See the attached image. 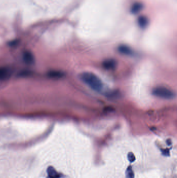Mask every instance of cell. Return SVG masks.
<instances>
[{
  "label": "cell",
  "instance_id": "obj_1",
  "mask_svg": "<svg viewBox=\"0 0 177 178\" xmlns=\"http://www.w3.org/2000/svg\"><path fill=\"white\" fill-rule=\"evenodd\" d=\"M80 78L86 84L96 92H100L103 88V83L99 78L90 72H84L80 75Z\"/></svg>",
  "mask_w": 177,
  "mask_h": 178
},
{
  "label": "cell",
  "instance_id": "obj_2",
  "mask_svg": "<svg viewBox=\"0 0 177 178\" xmlns=\"http://www.w3.org/2000/svg\"><path fill=\"white\" fill-rule=\"evenodd\" d=\"M152 93L155 97L167 100L173 99L175 97L173 92L170 89L163 87H156L153 89Z\"/></svg>",
  "mask_w": 177,
  "mask_h": 178
},
{
  "label": "cell",
  "instance_id": "obj_3",
  "mask_svg": "<svg viewBox=\"0 0 177 178\" xmlns=\"http://www.w3.org/2000/svg\"><path fill=\"white\" fill-rule=\"evenodd\" d=\"M47 172L48 173V177L47 178H60L61 177V174L59 173L52 166H49L48 167Z\"/></svg>",
  "mask_w": 177,
  "mask_h": 178
},
{
  "label": "cell",
  "instance_id": "obj_4",
  "mask_svg": "<svg viewBox=\"0 0 177 178\" xmlns=\"http://www.w3.org/2000/svg\"><path fill=\"white\" fill-rule=\"evenodd\" d=\"M11 74L10 70L7 68H0V80H4L10 77Z\"/></svg>",
  "mask_w": 177,
  "mask_h": 178
},
{
  "label": "cell",
  "instance_id": "obj_5",
  "mask_svg": "<svg viewBox=\"0 0 177 178\" xmlns=\"http://www.w3.org/2000/svg\"><path fill=\"white\" fill-rule=\"evenodd\" d=\"M119 51L123 54L129 55L132 54V51L130 48L126 45H122L119 48Z\"/></svg>",
  "mask_w": 177,
  "mask_h": 178
},
{
  "label": "cell",
  "instance_id": "obj_6",
  "mask_svg": "<svg viewBox=\"0 0 177 178\" xmlns=\"http://www.w3.org/2000/svg\"><path fill=\"white\" fill-rule=\"evenodd\" d=\"M23 60L27 64H31L33 63L34 61L33 55L31 53L26 52L23 55Z\"/></svg>",
  "mask_w": 177,
  "mask_h": 178
},
{
  "label": "cell",
  "instance_id": "obj_7",
  "mask_svg": "<svg viewBox=\"0 0 177 178\" xmlns=\"http://www.w3.org/2000/svg\"><path fill=\"white\" fill-rule=\"evenodd\" d=\"M138 24L141 28L146 27L148 25V19L147 17L141 16L138 19Z\"/></svg>",
  "mask_w": 177,
  "mask_h": 178
},
{
  "label": "cell",
  "instance_id": "obj_8",
  "mask_svg": "<svg viewBox=\"0 0 177 178\" xmlns=\"http://www.w3.org/2000/svg\"><path fill=\"white\" fill-rule=\"evenodd\" d=\"M115 62L112 60H105V62L103 63V67L106 69H109L112 68H114L115 66Z\"/></svg>",
  "mask_w": 177,
  "mask_h": 178
},
{
  "label": "cell",
  "instance_id": "obj_9",
  "mask_svg": "<svg viewBox=\"0 0 177 178\" xmlns=\"http://www.w3.org/2000/svg\"><path fill=\"white\" fill-rule=\"evenodd\" d=\"M142 8H143V5L142 4H141L140 3H136L133 5V6L131 8V11L133 14H137L142 10Z\"/></svg>",
  "mask_w": 177,
  "mask_h": 178
},
{
  "label": "cell",
  "instance_id": "obj_10",
  "mask_svg": "<svg viewBox=\"0 0 177 178\" xmlns=\"http://www.w3.org/2000/svg\"><path fill=\"white\" fill-rule=\"evenodd\" d=\"M125 176H126V178H134V172L132 170V167L131 166H129L127 168L126 172H125Z\"/></svg>",
  "mask_w": 177,
  "mask_h": 178
},
{
  "label": "cell",
  "instance_id": "obj_11",
  "mask_svg": "<svg viewBox=\"0 0 177 178\" xmlns=\"http://www.w3.org/2000/svg\"><path fill=\"white\" fill-rule=\"evenodd\" d=\"M49 77L53 78L61 77L63 75L62 72H49Z\"/></svg>",
  "mask_w": 177,
  "mask_h": 178
},
{
  "label": "cell",
  "instance_id": "obj_12",
  "mask_svg": "<svg viewBox=\"0 0 177 178\" xmlns=\"http://www.w3.org/2000/svg\"><path fill=\"white\" fill-rule=\"evenodd\" d=\"M127 157H128V161H129L131 163H133V162L135 160H136V158H135L134 155V154L131 153V152H130V153H129L128 154Z\"/></svg>",
  "mask_w": 177,
  "mask_h": 178
}]
</instances>
